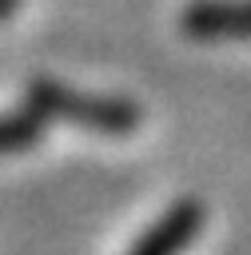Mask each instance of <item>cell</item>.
Returning <instances> with one entry per match:
<instances>
[{
  "label": "cell",
  "instance_id": "1",
  "mask_svg": "<svg viewBox=\"0 0 251 255\" xmlns=\"http://www.w3.org/2000/svg\"><path fill=\"white\" fill-rule=\"evenodd\" d=\"M32 108L60 116V120H72V124H84V128H96L104 135H124V131L139 128L135 104L108 100V96H84V92H72L64 84H52V80L32 84Z\"/></svg>",
  "mask_w": 251,
  "mask_h": 255
},
{
  "label": "cell",
  "instance_id": "2",
  "mask_svg": "<svg viewBox=\"0 0 251 255\" xmlns=\"http://www.w3.org/2000/svg\"><path fill=\"white\" fill-rule=\"evenodd\" d=\"M199 223H203V207H199L195 199H183V203H175L171 211H163V215L143 231V239H139L127 255H179V251L195 239Z\"/></svg>",
  "mask_w": 251,
  "mask_h": 255
},
{
  "label": "cell",
  "instance_id": "3",
  "mask_svg": "<svg viewBox=\"0 0 251 255\" xmlns=\"http://www.w3.org/2000/svg\"><path fill=\"white\" fill-rule=\"evenodd\" d=\"M183 28L203 40H223V36H251V4L243 0H195L183 12Z\"/></svg>",
  "mask_w": 251,
  "mask_h": 255
},
{
  "label": "cell",
  "instance_id": "4",
  "mask_svg": "<svg viewBox=\"0 0 251 255\" xmlns=\"http://www.w3.org/2000/svg\"><path fill=\"white\" fill-rule=\"evenodd\" d=\"M36 139H40L36 116H0V155L28 151Z\"/></svg>",
  "mask_w": 251,
  "mask_h": 255
},
{
  "label": "cell",
  "instance_id": "5",
  "mask_svg": "<svg viewBox=\"0 0 251 255\" xmlns=\"http://www.w3.org/2000/svg\"><path fill=\"white\" fill-rule=\"evenodd\" d=\"M12 4H16V0H0V16H8V12H12Z\"/></svg>",
  "mask_w": 251,
  "mask_h": 255
}]
</instances>
